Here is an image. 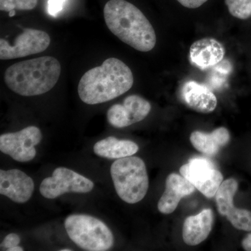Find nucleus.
Wrapping results in <instances>:
<instances>
[{"label":"nucleus","mask_w":251,"mask_h":251,"mask_svg":"<svg viewBox=\"0 0 251 251\" xmlns=\"http://www.w3.org/2000/svg\"><path fill=\"white\" fill-rule=\"evenodd\" d=\"M224 45L213 38H204L195 41L190 48L189 57L193 64L201 69L214 67L224 59Z\"/></svg>","instance_id":"obj_14"},{"label":"nucleus","mask_w":251,"mask_h":251,"mask_svg":"<svg viewBox=\"0 0 251 251\" xmlns=\"http://www.w3.org/2000/svg\"><path fill=\"white\" fill-rule=\"evenodd\" d=\"M177 1L184 7L188 9H196L202 6L208 0H177Z\"/></svg>","instance_id":"obj_23"},{"label":"nucleus","mask_w":251,"mask_h":251,"mask_svg":"<svg viewBox=\"0 0 251 251\" xmlns=\"http://www.w3.org/2000/svg\"><path fill=\"white\" fill-rule=\"evenodd\" d=\"M93 150L96 155L102 158L119 159L133 156L138 152L139 147L131 140H118L110 136L97 142Z\"/></svg>","instance_id":"obj_18"},{"label":"nucleus","mask_w":251,"mask_h":251,"mask_svg":"<svg viewBox=\"0 0 251 251\" xmlns=\"http://www.w3.org/2000/svg\"><path fill=\"white\" fill-rule=\"evenodd\" d=\"M34 182L30 176L18 169L0 171V194L18 204L27 202L32 196Z\"/></svg>","instance_id":"obj_12"},{"label":"nucleus","mask_w":251,"mask_h":251,"mask_svg":"<svg viewBox=\"0 0 251 251\" xmlns=\"http://www.w3.org/2000/svg\"><path fill=\"white\" fill-rule=\"evenodd\" d=\"M214 222V215L211 209H203L195 216H190L183 225V240L188 246H196L209 237Z\"/></svg>","instance_id":"obj_16"},{"label":"nucleus","mask_w":251,"mask_h":251,"mask_svg":"<svg viewBox=\"0 0 251 251\" xmlns=\"http://www.w3.org/2000/svg\"><path fill=\"white\" fill-rule=\"evenodd\" d=\"M180 173L205 197L215 196L224 181L222 173L209 160L194 158L180 168Z\"/></svg>","instance_id":"obj_8"},{"label":"nucleus","mask_w":251,"mask_h":251,"mask_svg":"<svg viewBox=\"0 0 251 251\" xmlns=\"http://www.w3.org/2000/svg\"><path fill=\"white\" fill-rule=\"evenodd\" d=\"M50 37L46 31L35 29H25L22 34L10 45L4 39H0V59L7 60L21 58L31 54L40 53L49 48Z\"/></svg>","instance_id":"obj_9"},{"label":"nucleus","mask_w":251,"mask_h":251,"mask_svg":"<svg viewBox=\"0 0 251 251\" xmlns=\"http://www.w3.org/2000/svg\"><path fill=\"white\" fill-rule=\"evenodd\" d=\"M66 0H49L48 11L52 16H56L60 12L64 6Z\"/></svg>","instance_id":"obj_22"},{"label":"nucleus","mask_w":251,"mask_h":251,"mask_svg":"<svg viewBox=\"0 0 251 251\" xmlns=\"http://www.w3.org/2000/svg\"><path fill=\"white\" fill-rule=\"evenodd\" d=\"M181 98L188 108L200 113L208 114L217 106L215 94L206 85L196 81L185 82L181 90Z\"/></svg>","instance_id":"obj_15"},{"label":"nucleus","mask_w":251,"mask_h":251,"mask_svg":"<svg viewBox=\"0 0 251 251\" xmlns=\"http://www.w3.org/2000/svg\"><path fill=\"white\" fill-rule=\"evenodd\" d=\"M151 105L146 99L138 95H130L124 100L123 104H115L108 109V123L115 128H125L145 120Z\"/></svg>","instance_id":"obj_11"},{"label":"nucleus","mask_w":251,"mask_h":251,"mask_svg":"<svg viewBox=\"0 0 251 251\" xmlns=\"http://www.w3.org/2000/svg\"><path fill=\"white\" fill-rule=\"evenodd\" d=\"M230 140L229 130L225 127H219L210 133L193 131L190 140L193 147L204 154L214 156L219 152L220 149L226 146Z\"/></svg>","instance_id":"obj_17"},{"label":"nucleus","mask_w":251,"mask_h":251,"mask_svg":"<svg viewBox=\"0 0 251 251\" xmlns=\"http://www.w3.org/2000/svg\"><path fill=\"white\" fill-rule=\"evenodd\" d=\"M9 14L10 17H12V16H14L16 15V11H15V10H13V11H10Z\"/></svg>","instance_id":"obj_26"},{"label":"nucleus","mask_w":251,"mask_h":251,"mask_svg":"<svg viewBox=\"0 0 251 251\" xmlns=\"http://www.w3.org/2000/svg\"><path fill=\"white\" fill-rule=\"evenodd\" d=\"M64 227L72 242L83 250L106 251L113 247L112 231L94 216L72 214L65 219Z\"/></svg>","instance_id":"obj_5"},{"label":"nucleus","mask_w":251,"mask_h":251,"mask_svg":"<svg viewBox=\"0 0 251 251\" xmlns=\"http://www.w3.org/2000/svg\"><path fill=\"white\" fill-rule=\"evenodd\" d=\"M41 130L34 126L26 127L14 133L0 135V151L15 161L29 162L35 158V147L42 140Z\"/></svg>","instance_id":"obj_7"},{"label":"nucleus","mask_w":251,"mask_h":251,"mask_svg":"<svg viewBox=\"0 0 251 251\" xmlns=\"http://www.w3.org/2000/svg\"><path fill=\"white\" fill-rule=\"evenodd\" d=\"M61 74L60 63L50 56L16 63L6 69L4 82L23 97L41 95L52 90Z\"/></svg>","instance_id":"obj_3"},{"label":"nucleus","mask_w":251,"mask_h":251,"mask_svg":"<svg viewBox=\"0 0 251 251\" xmlns=\"http://www.w3.org/2000/svg\"><path fill=\"white\" fill-rule=\"evenodd\" d=\"M237 189L238 182L234 178L223 181L215 195L218 211L220 215L226 216L236 229L251 232V211L234 205Z\"/></svg>","instance_id":"obj_10"},{"label":"nucleus","mask_w":251,"mask_h":251,"mask_svg":"<svg viewBox=\"0 0 251 251\" xmlns=\"http://www.w3.org/2000/svg\"><path fill=\"white\" fill-rule=\"evenodd\" d=\"M20 243H21V238L17 234H9L4 238V240L1 243V249H6V250L7 251L8 249H11V248L17 247L19 245Z\"/></svg>","instance_id":"obj_21"},{"label":"nucleus","mask_w":251,"mask_h":251,"mask_svg":"<svg viewBox=\"0 0 251 251\" xmlns=\"http://www.w3.org/2000/svg\"><path fill=\"white\" fill-rule=\"evenodd\" d=\"M60 251H72V249H61V250H59Z\"/></svg>","instance_id":"obj_27"},{"label":"nucleus","mask_w":251,"mask_h":251,"mask_svg":"<svg viewBox=\"0 0 251 251\" xmlns=\"http://www.w3.org/2000/svg\"><path fill=\"white\" fill-rule=\"evenodd\" d=\"M229 14L241 20L251 16V0H226Z\"/></svg>","instance_id":"obj_19"},{"label":"nucleus","mask_w":251,"mask_h":251,"mask_svg":"<svg viewBox=\"0 0 251 251\" xmlns=\"http://www.w3.org/2000/svg\"><path fill=\"white\" fill-rule=\"evenodd\" d=\"M94 188L92 180L69 168L59 167L52 176L41 181L39 191L44 198L52 200L67 193H90Z\"/></svg>","instance_id":"obj_6"},{"label":"nucleus","mask_w":251,"mask_h":251,"mask_svg":"<svg viewBox=\"0 0 251 251\" xmlns=\"http://www.w3.org/2000/svg\"><path fill=\"white\" fill-rule=\"evenodd\" d=\"M7 251H23L24 249H23V247H19V246H17V247H14L13 248H11V249H8Z\"/></svg>","instance_id":"obj_25"},{"label":"nucleus","mask_w":251,"mask_h":251,"mask_svg":"<svg viewBox=\"0 0 251 251\" xmlns=\"http://www.w3.org/2000/svg\"><path fill=\"white\" fill-rule=\"evenodd\" d=\"M103 15L109 30L127 45L140 52H149L156 46L153 26L135 5L126 0H110Z\"/></svg>","instance_id":"obj_2"},{"label":"nucleus","mask_w":251,"mask_h":251,"mask_svg":"<svg viewBox=\"0 0 251 251\" xmlns=\"http://www.w3.org/2000/svg\"><path fill=\"white\" fill-rule=\"evenodd\" d=\"M133 80L130 68L120 59L110 57L82 75L77 92L81 100L88 105L105 103L128 92Z\"/></svg>","instance_id":"obj_1"},{"label":"nucleus","mask_w":251,"mask_h":251,"mask_svg":"<svg viewBox=\"0 0 251 251\" xmlns=\"http://www.w3.org/2000/svg\"><path fill=\"white\" fill-rule=\"evenodd\" d=\"M194 186L182 175L172 173L166 181V190L158 202V209L163 214L174 212L181 198L192 194Z\"/></svg>","instance_id":"obj_13"},{"label":"nucleus","mask_w":251,"mask_h":251,"mask_svg":"<svg viewBox=\"0 0 251 251\" xmlns=\"http://www.w3.org/2000/svg\"><path fill=\"white\" fill-rule=\"evenodd\" d=\"M38 0H0V10L9 13L13 10L29 11L34 9Z\"/></svg>","instance_id":"obj_20"},{"label":"nucleus","mask_w":251,"mask_h":251,"mask_svg":"<svg viewBox=\"0 0 251 251\" xmlns=\"http://www.w3.org/2000/svg\"><path fill=\"white\" fill-rule=\"evenodd\" d=\"M242 244L244 250L251 251V233L246 236L245 238L243 239Z\"/></svg>","instance_id":"obj_24"},{"label":"nucleus","mask_w":251,"mask_h":251,"mask_svg":"<svg viewBox=\"0 0 251 251\" xmlns=\"http://www.w3.org/2000/svg\"><path fill=\"white\" fill-rule=\"evenodd\" d=\"M110 175L119 197L128 204L140 202L149 189L146 165L137 156L119 158L112 163Z\"/></svg>","instance_id":"obj_4"}]
</instances>
